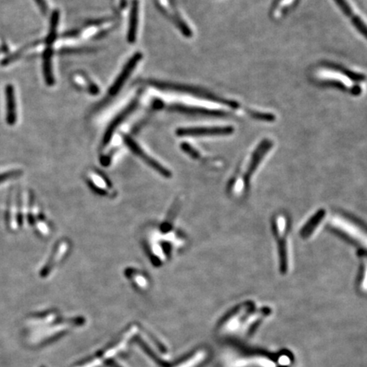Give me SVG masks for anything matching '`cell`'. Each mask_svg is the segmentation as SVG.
Listing matches in <instances>:
<instances>
[{
	"instance_id": "10",
	"label": "cell",
	"mask_w": 367,
	"mask_h": 367,
	"mask_svg": "<svg viewBox=\"0 0 367 367\" xmlns=\"http://www.w3.org/2000/svg\"><path fill=\"white\" fill-rule=\"evenodd\" d=\"M334 1L338 5L339 9L343 11V14L351 18V22L355 28L367 40V25L363 22L362 19L355 15L347 0H334Z\"/></svg>"
},
{
	"instance_id": "17",
	"label": "cell",
	"mask_w": 367,
	"mask_h": 367,
	"mask_svg": "<svg viewBox=\"0 0 367 367\" xmlns=\"http://www.w3.org/2000/svg\"><path fill=\"white\" fill-rule=\"evenodd\" d=\"M323 216L324 212H322V211H320V212L316 213V215L314 216L313 219H310V221H308V225L304 226L303 231H302V234L304 236H308V235H311L312 232H314V230L317 226V224L321 223V219L323 218Z\"/></svg>"
},
{
	"instance_id": "19",
	"label": "cell",
	"mask_w": 367,
	"mask_h": 367,
	"mask_svg": "<svg viewBox=\"0 0 367 367\" xmlns=\"http://www.w3.org/2000/svg\"><path fill=\"white\" fill-rule=\"evenodd\" d=\"M38 5L40 6L43 12L45 13L47 11V5L45 0H36Z\"/></svg>"
},
{
	"instance_id": "15",
	"label": "cell",
	"mask_w": 367,
	"mask_h": 367,
	"mask_svg": "<svg viewBox=\"0 0 367 367\" xmlns=\"http://www.w3.org/2000/svg\"><path fill=\"white\" fill-rule=\"evenodd\" d=\"M52 54L53 51L50 48L46 49L44 54V72L45 81L48 85L54 84V76L52 71Z\"/></svg>"
},
{
	"instance_id": "11",
	"label": "cell",
	"mask_w": 367,
	"mask_h": 367,
	"mask_svg": "<svg viewBox=\"0 0 367 367\" xmlns=\"http://www.w3.org/2000/svg\"><path fill=\"white\" fill-rule=\"evenodd\" d=\"M172 110L176 111L179 113L191 115L205 116L211 118H224L228 115L227 113L221 111L208 110L203 108L188 107L186 105H174L172 106Z\"/></svg>"
},
{
	"instance_id": "5",
	"label": "cell",
	"mask_w": 367,
	"mask_h": 367,
	"mask_svg": "<svg viewBox=\"0 0 367 367\" xmlns=\"http://www.w3.org/2000/svg\"><path fill=\"white\" fill-rule=\"evenodd\" d=\"M232 127L225 126V127H183L177 130V135L183 137V136H205V135H227L232 134Z\"/></svg>"
},
{
	"instance_id": "14",
	"label": "cell",
	"mask_w": 367,
	"mask_h": 367,
	"mask_svg": "<svg viewBox=\"0 0 367 367\" xmlns=\"http://www.w3.org/2000/svg\"><path fill=\"white\" fill-rule=\"evenodd\" d=\"M138 16H139V7L136 0L133 3L131 11H130V27L127 32V40L130 43H134L136 39L137 32Z\"/></svg>"
},
{
	"instance_id": "18",
	"label": "cell",
	"mask_w": 367,
	"mask_h": 367,
	"mask_svg": "<svg viewBox=\"0 0 367 367\" xmlns=\"http://www.w3.org/2000/svg\"><path fill=\"white\" fill-rule=\"evenodd\" d=\"M251 115H252V118L260 119V120L269 121V122L274 120V116L273 114H269V113H260L252 112V113H251Z\"/></svg>"
},
{
	"instance_id": "4",
	"label": "cell",
	"mask_w": 367,
	"mask_h": 367,
	"mask_svg": "<svg viewBox=\"0 0 367 367\" xmlns=\"http://www.w3.org/2000/svg\"><path fill=\"white\" fill-rule=\"evenodd\" d=\"M86 179L88 185L96 193L105 196H113L115 195V191L110 181L98 171L89 170L86 174Z\"/></svg>"
},
{
	"instance_id": "6",
	"label": "cell",
	"mask_w": 367,
	"mask_h": 367,
	"mask_svg": "<svg viewBox=\"0 0 367 367\" xmlns=\"http://www.w3.org/2000/svg\"><path fill=\"white\" fill-rule=\"evenodd\" d=\"M124 141L127 146L130 147L131 151H132L135 155H137L138 157L144 160V162L152 167V169H156V171L158 172L159 174H162L164 176L169 177V175L171 176V174L168 171V169H165L161 164H159V162L153 159L152 157H150L149 155L146 154V153L140 148V145H139L137 143L135 142L131 138L124 137Z\"/></svg>"
},
{
	"instance_id": "9",
	"label": "cell",
	"mask_w": 367,
	"mask_h": 367,
	"mask_svg": "<svg viewBox=\"0 0 367 367\" xmlns=\"http://www.w3.org/2000/svg\"><path fill=\"white\" fill-rule=\"evenodd\" d=\"M234 367H277L269 358L259 355L244 356L234 361Z\"/></svg>"
},
{
	"instance_id": "12",
	"label": "cell",
	"mask_w": 367,
	"mask_h": 367,
	"mask_svg": "<svg viewBox=\"0 0 367 367\" xmlns=\"http://www.w3.org/2000/svg\"><path fill=\"white\" fill-rule=\"evenodd\" d=\"M7 101V122L9 124H15L16 121V105H15V89L12 85L6 86L5 89Z\"/></svg>"
},
{
	"instance_id": "8",
	"label": "cell",
	"mask_w": 367,
	"mask_h": 367,
	"mask_svg": "<svg viewBox=\"0 0 367 367\" xmlns=\"http://www.w3.org/2000/svg\"><path fill=\"white\" fill-rule=\"evenodd\" d=\"M137 105L138 100L133 101L132 102L130 103V105H127V107L125 108L124 110L122 111V113L118 114V117L109 125V127H107V130L105 131L104 140H103V144H104V145L110 142V140H112V137H113V134L115 132V130H117V129L119 127V125L135 111V107L137 106Z\"/></svg>"
},
{
	"instance_id": "3",
	"label": "cell",
	"mask_w": 367,
	"mask_h": 367,
	"mask_svg": "<svg viewBox=\"0 0 367 367\" xmlns=\"http://www.w3.org/2000/svg\"><path fill=\"white\" fill-rule=\"evenodd\" d=\"M287 218L283 214H278L274 217V230L277 236L280 252V269L285 273L288 267L287 250H286V235H287Z\"/></svg>"
},
{
	"instance_id": "1",
	"label": "cell",
	"mask_w": 367,
	"mask_h": 367,
	"mask_svg": "<svg viewBox=\"0 0 367 367\" xmlns=\"http://www.w3.org/2000/svg\"><path fill=\"white\" fill-rule=\"evenodd\" d=\"M272 146H273V142L269 140H264L260 143V145L256 148L252 154L247 170H244V172H239V174H235L234 178L230 180L229 191L231 192V194L239 195L243 193V189L244 187L246 188V186L248 183L250 175L253 174L255 169H257V167L260 165V162L264 158V156L268 153Z\"/></svg>"
},
{
	"instance_id": "2",
	"label": "cell",
	"mask_w": 367,
	"mask_h": 367,
	"mask_svg": "<svg viewBox=\"0 0 367 367\" xmlns=\"http://www.w3.org/2000/svg\"><path fill=\"white\" fill-rule=\"evenodd\" d=\"M149 83L151 85L154 86V87L159 88V89L178 91V92H183V93L191 94L193 96L221 103V104L229 105V106H231L233 108H237L239 106V105L236 102L226 101L225 99L221 98V97L214 96L213 94L209 93L208 91L204 90V89L196 88V87H192V86L179 84V83H163V82L158 81H151V83Z\"/></svg>"
},
{
	"instance_id": "13",
	"label": "cell",
	"mask_w": 367,
	"mask_h": 367,
	"mask_svg": "<svg viewBox=\"0 0 367 367\" xmlns=\"http://www.w3.org/2000/svg\"><path fill=\"white\" fill-rule=\"evenodd\" d=\"M125 272H126V276L129 280H130L133 284L135 285V286H136L137 288L144 290L149 286V280L147 278L146 276L142 272L140 271L139 269L129 268Z\"/></svg>"
},
{
	"instance_id": "7",
	"label": "cell",
	"mask_w": 367,
	"mask_h": 367,
	"mask_svg": "<svg viewBox=\"0 0 367 367\" xmlns=\"http://www.w3.org/2000/svg\"><path fill=\"white\" fill-rule=\"evenodd\" d=\"M142 58V56L140 53H136L135 56L127 61V63L125 65L124 68L122 70L120 75L118 77V79L116 80L115 83H113V85L111 87L109 95L110 96H114L119 92L121 88H122L125 82L127 80V78L130 77V74L134 71L135 66L139 63V61Z\"/></svg>"
},
{
	"instance_id": "16",
	"label": "cell",
	"mask_w": 367,
	"mask_h": 367,
	"mask_svg": "<svg viewBox=\"0 0 367 367\" xmlns=\"http://www.w3.org/2000/svg\"><path fill=\"white\" fill-rule=\"evenodd\" d=\"M60 13L58 10H56L52 14L51 21H50V28H49V35L47 37V43L51 44L56 40L57 33V27L59 23Z\"/></svg>"
}]
</instances>
